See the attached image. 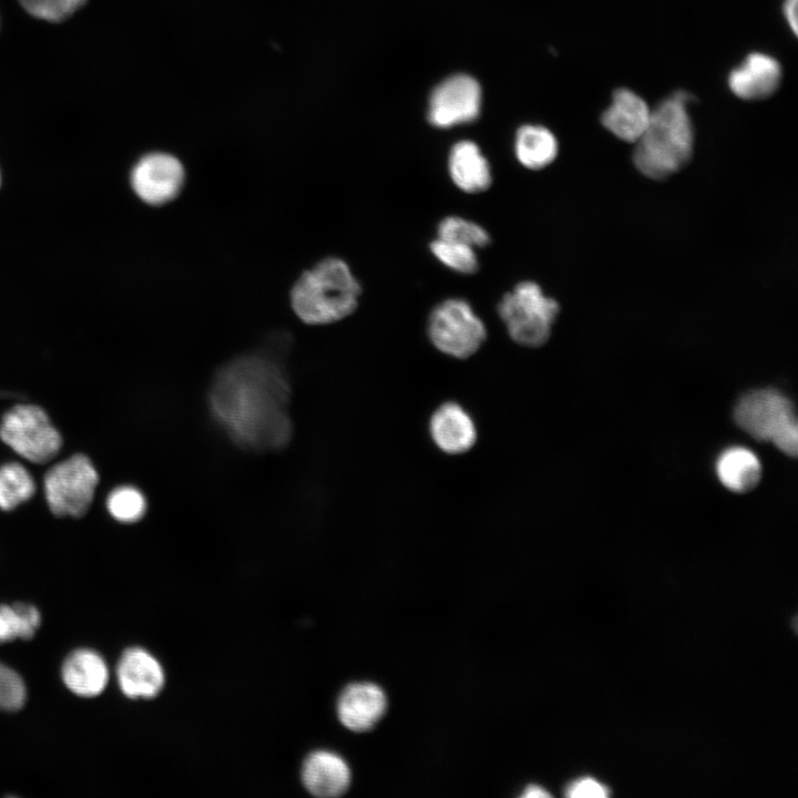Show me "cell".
<instances>
[{"mask_svg": "<svg viewBox=\"0 0 798 798\" xmlns=\"http://www.w3.org/2000/svg\"><path fill=\"white\" fill-rule=\"evenodd\" d=\"M277 338L223 365L209 389L212 416L246 450H277L291 437L290 386L279 357L285 340Z\"/></svg>", "mask_w": 798, "mask_h": 798, "instance_id": "obj_1", "label": "cell"}, {"mask_svg": "<svg viewBox=\"0 0 798 798\" xmlns=\"http://www.w3.org/2000/svg\"><path fill=\"white\" fill-rule=\"evenodd\" d=\"M692 93L677 90L652 109L649 123L634 143L633 163L641 174L664 180L692 158L695 131L689 105Z\"/></svg>", "mask_w": 798, "mask_h": 798, "instance_id": "obj_2", "label": "cell"}, {"mask_svg": "<svg viewBox=\"0 0 798 798\" xmlns=\"http://www.w3.org/2000/svg\"><path fill=\"white\" fill-rule=\"evenodd\" d=\"M361 286L348 264L339 257H325L304 270L293 284L289 301L305 324L337 323L357 308Z\"/></svg>", "mask_w": 798, "mask_h": 798, "instance_id": "obj_3", "label": "cell"}, {"mask_svg": "<svg viewBox=\"0 0 798 798\" xmlns=\"http://www.w3.org/2000/svg\"><path fill=\"white\" fill-rule=\"evenodd\" d=\"M40 480L41 500L55 519L80 520L98 501L102 475L86 452L74 450L44 467Z\"/></svg>", "mask_w": 798, "mask_h": 798, "instance_id": "obj_4", "label": "cell"}, {"mask_svg": "<svg viewBox=\"0 0 798 798\" xmlns=\"http://www.w3.org/2000/svg\"><path fill=\"white\" fill-rule=\"evenodd\" d=\"M0 444L29 466L44 468L63 454L65 439L45 407L23 400L1 412Z\"/></svg>", "mask_w": 798, "mask_h": 798, "instance_id": "obj_5", "label": "cell"}, {"mask_svg": "<svg viewBox=\"0 0 798 798\" xmlns=\"http://www.w3.org/2000/svg\"><path fill=\"white\" fill-rule=\"evenodd\" d=\"M734 419L753 438L770 441L788 456L797 454L798 430L794 406L780 391L766 388L747 392L736 403Z\"/></svg>", "mask_w": 798, "mask_h": 798, "instance_id": "obj_6", "label": "cell"}, {"mask_svg": "<svg viewBox=\"0 0 798 798\" xmlns=\"http://www.w3.org/2000/svg\"><path fill=\"white\" fill-rule=\"evenodd\" d=\"M560 311L557 301L532 280L516 284L498 304V314L510 338L520 346L540 347L551 336Z\"/></svg>", "mask_w": 798, "mask_h": 798, "instance_id": "obj_7", "label": "cell"}, {"mask_svg": "<svg viewBox=\"0 0 798 798\" xmlns=\"http://www.w3.org/2000/svg\"><path fill=\"white\" fill-rule=\"evenodd\" d=\"M427 334L436 349L456 359L471 357L487 339L484 323L462 298L438 304L429 315Z\"/></svg>", "mask_w": 798, "mask_h": 798, "instance_id": "obj_8", "label": "cell"}, {"mask_svg": "<svg viewBox=\"0 0 798 798\" xmlns=\"http://www.w3.org/2000/svg\"><path fill=\"white\" fill-rule=\"evenodd\" d=\"M130 180L134 193L142 202L151 206H162L181 194L186 182V171L175 155L151 152L134 164Z\"/></svg>", "mask_w": 798, "mask_h": 798, "instance_id": "obj_9", "label": "cell"}, {"mask_svg": "<svg viewBox=\"0 0 798 798\" xmlns=\"http://www.w3.org/2000/svg\"><path fill=\"white\" fill-rule=\"evenodd\" d=\"M481 89L475 79L457 74L433 91L428 110L429 122L441 129L474 121L480 113Z\"/></svg>", "mask_w": 798, "mask_h": 798, "instance_id": "obj_10", "label": "cell"}, {"mask_svg": "<svg viewBox=\"0 0 798 798\" xmlns=\"http://www.w3.org/2000/svg\"><path fill=\"white\" fill-rule=\"evenodd\" d=\"M781 81V63L774 55L760 51L748 53L727 75L728 90L747 102L771 98Z\"/></svg>", "mask_w": 798, "mask_h": 798, "instance_id": "obj_11", "label": "cell"}, {"mask_svg": "<svg viewBox=\"0 0 798 798\" xmlns=\"http://www.w3.org/2000/svg\"><path fill=\"white\" fill-rule=\"evenodd\" d=\"M428 428L434 446L450 456L470 451L478 440V429L472 416L456 401H446L438 406L430 416Z\"/></svg>", "mask_w": 798, "mask_h": 798, "instance_id": "obj_12", "label": "cell"}, {"mask_svg": "<svg viewBox=\"0 0 798 798\" xmlns=\"http://www.w3.org/2000/svg\"><path fill=\"white\" fill-rule=\"evenodd\" d=\"M116 678L121 692L132 699L153 698L165 683L161 663L142 647H130L123 652L117 662Z\"/></svg>", "mask_w": 798, "mask_h": 798, "instance_id": "obj_13", "label": "cell"}, {"mask_svg": "<svg viewBox=\"0 0 798 798\" xmlns=\"http://www.w3.org/2000/svg\"><path fill=\"white\" fill-rule=\"evenodd\" d=\"M651 115L652 108L643 96L632 89L618 88L613 91L601 123L616 139L634 144L645 132Z\"/></svg>", "mask_w": 798, "mask_h": 798, "instance_id": "obj_14", "label": "cell"}, {"mask_svg": "<svg viewBox=\"0 0 798 798\" xmlns=\"http://www.w3.org/2000/svg\"><path fill=\"white\" fill-rule=\"evenodd\" d=\"M387 708L383 690L372 683H354L339 695L337 714L340 723L352 732L371 729Z\"/></svg>", "mask_w": 798, "mask_h": 798, "instance_id": "obj_15", "label": "cell"}, {"mask_svg": "<svg viewBox=\"0 0 798 798\" xmlns=\"http://www.w3.org/2000/svg\"><path fill=\"white\" fill-rule=\"evenodd\" d=\"M350 769L337 754L328 750L310 753L301 767V781L313 796L332 798L342 795L350 784Z\"/></svg>", "mask_w": 798, "mask_h": 798, "instance_id": "obj_16", "label": "cell"}, {"mask_svg": "<svg viewBox=\"0 0 798 798\" xmlns=\"http://www.w3.org/2000/svg\"><path fill=\"white\" fill-rule=\"evenodd\" d=\"M64 685L81 697H95L106 687L109 668L103 657L93 649L78 648L70 653L61 668Z\"/></svg>", "mask_w": 798, "mask_h": 798, "instance_id": "obj_17", "label": "cell"}, {"mask_svg": "<svg viewBox=\"0 0 798 798\" xmlns=\"http://www.w3.org/2000/svg\"><path fill=\"white\" fill-rule=\"evenodd\" d=\"M448 171L453 184L468 194L482 193L492 183L490 164L472 141H459L452 146Z\"/></svg>", "mask_w": 798, "mask_h": 798, "instance_id": "obj_18", "label": "cell"}, {"mask_svg": "<svg viewBox=\"0 0 798 798\" xmlns=\"http://www.w3.org/2000/svg\"><path fill=\"white\" fill-rule=\"evenodd\" d=\"M40 494V480L31 466L18 458L0 460V512L12 513Z\"/></svg>", "mask_w": 798, "mask_h": 798, "instance_id": "obj_19", "label": "cell"}, {"mask_svg": "<svg viewBox=\"0 0 798 798\" xmlns=\"http://www.w3.org/2000/svg\"><path fill=\"white\" fill-rule=\"evenodd\" d=\"M716 473L725 488L743 493L753 490L759 482L761 463L751 450L738 446L730 447L719 454Z\"/></svg>", "mask_w": 798, "mask_h": 798, "instance_id": "obj_20", "label": "cell"}, {"mask_svg": "<svg viewBox=\"0 0 798 798\" xmlns=\"http://www.w3.org/2000/svg\"><path fill=\"white\" fill-rule=\"evenodd\" d=\"M515 155L529 170H542L557 156L559 143L555 135L541 125H523L516 132Z\"/></svg>", "mask_w": 798, "mask_h": 798, "instance_id": "obj_21", "label": "cell"}, {"mask_svg": "<svg viewBox=\"0 0 798 798\" xmlns=\"http://www.w3.org/2000/svg\"><path fill=\"white\" fill-rule=\"evenodd\" d=\"M105 514L115 523L132 525L141 522L147 511V499L136 485L121 483L112 487L103 499Z\"/></svg>", "mask_w": 798, "mask_h": 798, "instance_id": "obj_22", "label": "cell"}, {"mask_svg": "<svg viewBox=\"0 0 798 798\" xmlns=\"http://www.w3.org/2000/svg\"><path fill=\"white\" fill-rule=\"evenodd\" d=\"M40 623V612L32 604L20 602L0 605V644L17 638H32Z\"/></svg>", "mask_w": 798, "mask_h": 798, "instance_id": "obj_23", "label": "cell"}, {"mask_svg": "<svg viewBox=\"0 0 798 798\" xmlns=\"http://www.w3.org/2000/svg\"><path fill=\"white\" fill-rule=\"evenodd\" d=\"M429 248L432 255L451 270L470 275L479 268L475 248L469 245L437 237Z\"/></svg>", "mask_w": 798, "mask_h": 798, "instance_id": "obj_24", "label": "cell"}, {"mask_svg": "<svg viewBox=\"0 0 798 798\" xmlns=\"http://www.w3.org/2000/svg\"><path fill=\"white\" fill-rule=\"evenodd\" d=\"M438 238L462 243L473 248L485 247L491 241L485 228L460 216L444 217L438 225Z\"/></svg>", "mask_w": 798, "mask_h": 798, "instance_id": "obj_25", "label": "cell"}, {"mask_svg": "<svg viewBox=\"0 0 798 798\" xmlns=\"http://www.w3.org/2000/svg\"><path fill=\"white\" fill-rule=\"evenodd\" d=\"M23 9L32 17L60 22L79 10L86 0H19Z\"/></svg>", "mask_w": 798, "mask_h": 798, "instance_id": "obj_26", "label": "cell"}, {"mask_svg": "<svg viewBox=\"0 0 798 798\" xmlns=\"http://www.w3.org/2000/svg\"><path fill=\"white\" fill-rule=\"evenodd\" d=\"M27 688L21 676L0 663V710L16 712L23 707Z\"/></svg>", "mask_w": 798, "mask_h": 798, "instance_id": "obj_27", "label": "cell"}, {"mask_svg": "<svg viewBox=\"0 0 798 798\" xmlns=\"http://www.w3.org/2000/svg\"><path fill=\"white\" fill-rule=\"evenodd\" d=\"M565 794L571 798H604L610 795V790L596 779L583 777L571 782Z\"/></svg>", "mask_w": 798, "mask_h": 798, "instance_id": "obj_28", "label": "cell"}, {"mask_svg": "<svg viewBox=\"0 0 798 798\" xmlns=\"http://www.w3.org/2000/svg\"><path fill=\"white\" fill-rule=\"evenodd\" d=\"M798 0H784L782 2V17L794 35L798 32V13H797Z\"/></svg>", "mask_w": 798, "mask_h": 798, "instance_id": "obj_29", "label": "cell"}, {"mask_svg": "<svg viewBox=\"0 0 798 798\" xmlns=\"http://www.w3.org/2000/svg\"><path fill=\"white\" fill-rule=\"evenodd\" d=\"M521 796L524 798H543L550 797L551 795L544 788L538 785H530L524 789Z\"/></svg>", "mask_w": 798, "mask_h": 798, "instance_id": "obj_30", "label": "cell"}, {"mask_svg": "<svg viewBox=\"0 0 798 798\" xmlns=\"http://www.w3.org/2000/svg\"><path fill=\"white\" fill-rule=\"evenodd\" d=\"M96 407H98V403H96ZM96 407H95V410H94V415H95V411H96ZM94 415H93V418H94ZM93 418H92L90 424H89V426L86 424V427L83 428V430L81 431V434H82L83 432H84V434L88 433V431H89V429H90V427H91V424H92ZM89 421H90V420H89ZM88 423H89V422H88ZM84 424H85V423H84ZM81 434H80V436H81ZM84 434H83V436H84Z\"/></svg>", "mask_w": 798, "mask_h": 798, "instance_id": "obj_31", "label": "cell"}]
</instances>
